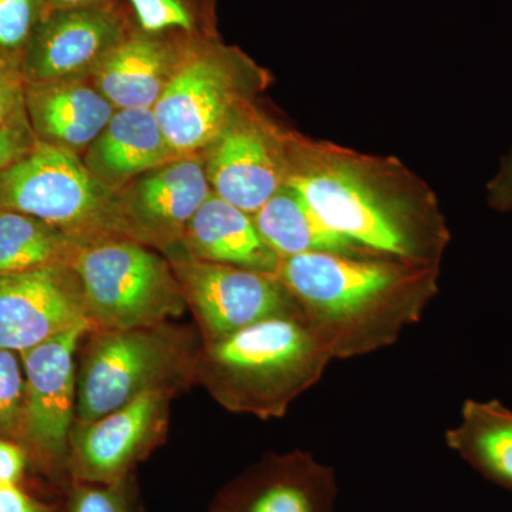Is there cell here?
<instances>
[{"mask_svg":"<svg viewBox=\"0 0 512 512\" xmlns=\"http://www.w3.org/2000/svg\"><path fill=\"white\" fill-rule=\"evenodd\" d=\"M288 165L286 184L357 247L440 269L451 238L446 218L402 161L289 131Z\"/></svg>","mask_w":512,"mask_h":512,"instance_id":"obj_1","label":"cell"},{"mask_svg":"<svg viewBox=\"0 0 512 512\" xmlns=\"http://www.w3.org/2000/svg\"><path fill=\"white\" fill-rule=\"evenodd\" d=\"M276 275L333 360L389 348L439 293L440 269L380 254L282 258Z\"/></svg>","mask_w":512,"mask_h":512,"instance_id":"obj_2","label":"cell"},{"mask_svg":"<svg viewBox=\"0 0 512 512\" xmlns=\"http://www.w3.org/2000/svg\"><path fill=\"white\" fill-rule=\"evenodd\" d=\"M332 360L302 315L275 316L202 343L194 379L228 412L281 419Z\"/></svg>","mask_w":512,"mask_h":512,"instance_id":"obj_3","label":"cell"},{"mask_svg":"<svg viewBox=\"0 0 512 512\" xmlns=\"http://www.w3.org/2000/svg\"><path fill=\"white\" fill-rule=\"evenodd\" d=\"M200 348L191 332L168 322L90 330L77 370L74 423L100 419L153 390L187 387L195 382Z\"/></svg>","mask_w":512,"mask_h":512,"instance_id":"obj_4","label":"cell"},{"mask_svg":"<svg viewBox=\"0 0 512 512\" xmlns=\"http://www.w3.org/2000/svg\"><path fill=\"white\" fill-rule=\"evenodd\" d=\"M271 79L221 36L191 42L153 109L175 157L200 156L238 111L258 101Z\"/></svg>","mask_w":512,"mask_h":512,"instance_id":"obj_5","label":"cell"},{"mask_svg":"<svg viewBox=\"0 0 512 512\" xmlns=\"http://www.w3.org/2000/svg\"><path fill=\"white\" fill-rule=\"evenodd\" d=\"M72 268L92 330L150 328L188 308L170 261L133 239L84 245Z\"/></svg>","mask_w":512,"mask_h":512,"instance_id":"obj_6","label":"cell"},{"mask_svg":"<svg viewBox=\"0 0 512 512\" xmlns=\"http://www.w3.org/2000/svg\"><path fill=\"white\" fill-rule=\"evenodd\" d=\"M0 211L30 215L83 245L130 239L121 222L117 192L100 184L77 154L39 140L0 173Z\"/></svg>","mask_w":512,"mask_h":512,"instance_id":"obj_7","label":"cell"},{"mask_svg":"<svg viewBox=\"0 0 512 512\" xmlns=\"http://www.w3.org/2000/svg\"><path fill=\"white\" fill-rule=\"evenodd\" d=\"M288 141L258 101L238 111L200 154L212 194L254 215L286 184Z\"/></svg>","mask_w":512,"mask_h":512,"instance_id":"obj_8","label":"cell"},{"mask_svg":"<svg viewBox=\"0 0 512 512\" xmlns=\"http://www.w3.org/2000/svg\"><path fill=\"white\" fill-rule=\"evenodd\" d=\"M167 259L204 343L275 316L302 315L276 274L200 261L185 252Z\"/></svg>","mask_w":512,"mask_h":512,"instance_id":"obj_9","label":"cell"},{"mask_svg":"<svg viewBox=\"0 0 512 512\" xmlns=\"http://www.w3.org/2000/svg\"><path fill=\"white\" fill-rule=\"evenodd\" d=\"M174 390H153L89 423H74L67 468L76 483L113 485L164 440Z\"/></svg>","mask_w":512,"mask_h":512,"instance_id":"obj_10","label":"cell"},{"mask_svg":"<svg viewBox=\"0 0 512 512\" xmlns=\"http://www.w3.org/2000/svg\"><path fill=\"white\" fill-rule=\"evenodd\" d=\"M134 29L123 0L50 9L20 63L25 83L90 79L113 47Z\"/></svg>","mask_w":512,"mask_h":512,"instance_id":"obj_11","label":"cell"},{"mask_svg":"<svg viewBox=\"0 0 512 512\" xmlns=\"http://www.w3.org/2000/svg\"><path fill=\"white\" fill-rule=\"evenodd\" d=\"M90 326H79L20 353L25 373L20 441L53 464H67L76 421V355Z\"/></svg>","mask_w":512,"mask_h":512,"instance_id":"obj_12","label":"cell"},{"mask_svg":"<svg viewBox=\"0 0 512 512\" xmlns=\"http://www.w3.org/2000/svg\"><path fill=\"white\" fill-rule=\"evenodd\" d=\"M211 194L201 157H180L117 192V205L127 237L170 258L184 252L185 229Z\"/></svg>","mask_w":512,"mask_h":512,"instance_id":"obj_13","label":"cell"},{"mask_svg":"<svg viewBox=\"0 0 512 512\" xmlns=\"http://www.w3.org/2000/svg\"><path fill=\"white\" fill-rule=\"evenodd\" d=\"M79 326H90L70 265L0 274V349L23 353Z\"/></svg>","mask_w":512,"mask_h":512,"instance_id":"obj_14","label":"cell"},{"mask_svg":"<svg viewBox=\"0 0 512 512\" xmlns=\"http://www.w3.org/2000/svg\"><path fill=\"white\" fill-rule=\"evenodd\" d=\"M332 467L305 451L272 454L225 488L214 512H335Z\"/></svg>","mask_w":512,"mask_h":512,"instance_id":"obj_15","label":"cell"},{"mask_svg":"<svg viewBox=\"0 0 512 512\" xmlns=\"http://www.w3.org/2000/svg\"><path fill=\"white\" fill-rule=\"evenodd\" d=\"M188 45L134 28L104 57L90 80L117 110L154 109Z\"/></svg>","mask_w":512,"mask_h":512,"instance_id":"obj_16","label":"cell"},{"mask_svg":"<svg viewBox=\"0 0 512 512\" xmlns=\"http://www.w3.org/2000/svg\"><path fill=\"white\" fill-rule=\"evenodd\" d=\"M25 107L37 140L79 157L117 111L90 79L25 83Z\"/></svg>","mask_w":512,"mask_h":512,"instance_id":"obj_17","label":"cell"},{"mask_svg":"<svg viewBox=\"0 0 512 512\" xmlns=\"http://www.w3.org/2000/svg\"><path fill=\"white\" fill-rule=\"evenodd\" d=\"M89 173L119 192L136 178L174 160L153 109L117 110L82 157Z\"/></svg>","mask_w":512,"mask_h":512,"instance_id":"obj_18","label":"cell"},{"mask_svg":"<svg viewBox=\"0 0 512 512\" xmlns=\"http://www.w3.org/2000/svg\"><path fill=\"white\" fill-rule=\"evenodd\" d=\"M183 251L214 264L276 274L282 258L256 228L254 217L215 194L201 205L184 232Z\"/></svg>","mask_w":512,"mask_h":512,"instance_id":"obj_19","label":"cell"},{"mask_svg":"<svg viewBox=\"0 0 512 512\" xmlns=\"http://www.w3.org/2000/svg\"><path fill=\"white\" fill-rule=\"evenodd\" d=\"M444 439L485 480L512 491V410L500 400L467 399Z\"/></svg>","mask_w":512,"mask_h":512,"instance_id":"obj_20","label":"cell"},{"mask_svg":"<svg viewBox=\"0 0 512 512\" xmlns=\"http://www.w3.org/2000/svg\"><path fill=\"white\" fill-rule=\"evenodd\" d=\"M252 217L262 238L281 258L315 252L373 254L329 227L289 184L279 188Z\"/></svg>","mask_w":512,"mask_h":512,"instance_id":"obj_21","label":"cell"},{"mask_svg":"<svg viewBox=\"0 0 512 512\" xmlns=\"http://www.w3.org/2000/svg\"><path fill=\"white\" fill-rule=\"evenodd\" d=\"M79 241L62 229L15 211H0V274L70 265Z\"/></svg>","mask_w":512,"mask_h":512,"instance_id":"obj_22","label":"cell"},{"mask_svg":"<svg viewBox=\"0 0 512 512\" xmlns=\"http://www.w3.org/2000/svg\"><path fill=\"white\" fill-rule=\"evenodd\" d=\"M134 28L191 43L220 37L217 0H123Z\"/></svg>","mask_w":512,"mask_h":512,"instance_id":"obj_23","label":"cell"},{"mask_svg":"<svg viewBox=\"0 0 512 512\" xmlns=\"http://www.w3.org/2000/svg\"><path fill=\"white\" fill-rule=\"evenodd\" d=\"M50 9L47 0H0V67L19 72L23 56Z\"/></svg>","mask_w":512,"mask_h":512,"instance_id":"obj_24","label":"cell"},{"mask_svg":"<svg viewBox=\"0 0 512 512\" xmlns=\"http://www.w3.org/2000/svg\"><path fill=\"white\" fill-rule=\"evenodd\" d=\"M25 373L19 353L0 349V437L20 440Z\"/></svg>","mask_w":512,"mask_h":512,"instance_id":"obj_25","label":"cell"},{"mask_svg":"<svg viewBox=\"0 0 512 512\" xmlns=\"http://www.w3.org/2000/svg\"><path fill=\"white\" fill-rule=\"evenodd\" d=\"M124 493V483H76L70 498L69 512H130Z\"/></svg>","mask_w":512,"mask_h":512,"instance_id":"obj_26","label":"cell"},{"mask_svg":"<svg viewBox=\"0 0 512 512\" xmlns=\"http://www.w3.org/2000/svg\"><path fill=\"white\" fill-rule=\"evenodd\" d=\"M37 138L30 126L26 109L0 127V173L18 163L36 146Z\"/></svg>","mask_w":512,"mask_h":512,"instance_id":"obj_27","label":"cell"},{"mask_svg":"<svg viewBox=\"0 0 512 512\" xmlns=\"http://www.w3.org/2000/svg\"><path fill=\"white\" fill-rule=\"evenodd\" d=\"M25 109V80L16 70L0 67V127Z\"/></svg>","mask_w":512,"mask_h":512,"instance_id":"obj_28","label":"cell"},{"mask_svg":"<svg viewBox=\"0 0 512 512\" xmlns=\"http://www.w3.org/2000/svg\"><path fill=\"white\" fill-rule=\"evenodd\" d=\"M26 470V451L16 441L0 437V483L19 484Z\"/></svg>","mask_w":512,"mask_h":512,"instance_id":"obj_29","label":"cell"},{"mask_svg":"<svg viewBox=\"0 0 512 512\" xmlns=\"http://www.w3.org/2000/svg\"><path fill=\"white\" fill-rule=\"evenodd\" d=\"M488 201L497 210H512V154L488 185Z\"/></svg>","mask_w":512,"mask_h":512,"instance_id":"obj_30","label":"cell"},{"mask_svg":"<svg viewBox=\"0 0 512 512\" xmlns=\"http://www.w3.org/2000/svg\"><path fill=\"white\" fill-rule=\"evenodd\" d=\"M0 512H49L18 484L0 483Z\"/></svg>","mask_w":512,"mask_h":512,"instance_id":"obj_31","label":"cell"},{"mask_svg":"<svg viewBox=\"0 0 512 512\" xmlns=\"http://www.w3.org/2000/svg\"><path fill=\"white\" fill-rule=\"evenodd\" d=\"M47 2L52 9H74L100 5V3L110 2V0H47Z\"/></svg>","mask_w":512,"mask_h":512,"instance_id":"obj_32","label":"cell"}]
</instances>
